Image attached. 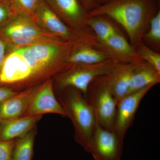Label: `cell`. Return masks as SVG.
<instances>
[{
	"label": "cell",
	"instance_id": "d4e9b609",
	"mask_svg": "<svg viewBox=\"0 0 160 160\" xmlns=\"http://www.w3.org/2000/svg\"><path fill=\"white\" fill-rule=\"evenodd\" d=\"M15 12L6 2H0V25L9 19Z\"/></svg>",
	"mask_w": 160,
	"mask_h": 160
},
{
	"label": "cell",
	"instance_id": "ffe728a7",
	"mask_svg": "<svg viewBox=\"0 0 160 160\" xmlns=\"http://www.w3.org/2000/svg\"><path fill=\"white\" fill-rule=\"evenodd\" d=\"M87 25L92 29L101 43L105 42L118 30L111 21L104 16L88 17Z\"/></svg>",
	"mask_w": 160,
	"mask_h": 160
},
{
	"label": "cell",
	"instance_id": "7a4b0ae2",
	"mask_svg": "<svg viewBox=\"0 0 160 160\" xmlns=\"http://www.w3.org/2000/svg\"><path fill=\"white\" fill-rule=\"evenodd\" d=\"M72 42L64 40L45 42L15 49L31 69L32 80L59 73L69 66L66 58Z\"/></svg>",
	"mask_w": 160,
	"mask_h": 160
},
{
	"label": "cell",
	"instance_id": "cb8c5ba5",
	"mask_svg": "<svg viewBox=\"0 0 160 160\" xmlns=\"http://www.w3.org/2000/svg\"><path fill=\"white\" fill-rule=\"evenodd\" d=\"M16 140L0 141V160H12Z\"/></svg>",
	"mask_w": 160,
	"mask_h": 160
},
{
	"label": "cell",
	"instance_id": "6da1fadb",
	"mask_svg": "<svg viewBox=\"0 0 160 160\" xmlns=\"http://www.w3.org/2000/svg\"><path fill=\"white\" fill-rule=\"evenodd\" d=\"M159 10L158 0H108L89 11L88 17L105 16L114 20L126 30L135 49Z\"/></svg>",
	"mask_w": 160,
	"mask_h": 160
},
{
	"label": "cell",
	"instance_id": "603a6c76",
	"mask_svg": "<svg viewBox=\"0 0 160 160\" xmlns=\"http://www.w3.org/2000/svg\"><path fill=\"white\" fill-rule=\"evenodd\" d=\"M150 45L160 49V10L151 19L149 29L143 36Z\"/></svg>",
	"mask_w": 160,
	"mask_h": 160
},
{
	"label": "cell",
	"instance_id": "277c9868",
	"mask_svg": "<svg viewBox=\"0 0 160 160\" xmlns=\"http://www.w3.org/2000/svg\"><path fill=\"white\" fill-rule=\"evenodd\" d=\"M0 37L11 51L39 43L63 40L43 31L33 18L16 12L0 25Z\"/></svg>",
	"mask_w": 160,
	"mask_h": 160
},
{
	"label": "cell",
	"instance_id": "3957f363",
	"mask_svg": "<svg viewBox=\"0 0 160 160\" xmlns=\"http://www.w3.org/2000/svg\"><path fill=\"white\" fill-rule=\"evenodd\" d=\"M62 90L60 104L74 126L76 141L89 153L97 123L94 111L80 90L72 87Z\"/></svg>",
	"mask_w": 160,
	"mask_h": 160
},
{
	"label": "cell",
	"instance_id": "7c38bea8",
	"mask_svg": "<svg viewBox=\"0 0 160 160\" xmlns=\"http://www.w3.org/2000/svg\"><path fill=\"white\" fill-rule=\"evenodd\" d=\"M100 45L97 38L72 42L66 62L68 64H92L111 59L107 53L100 49Z\"/></svg>",
	"mask_w": 160,
	"mask_h": 160
},
{
	"label": "cell",
	"instance_id": "f546056e",
	"mask_svg": "<svg viewBox=\"0 0 160 160\" xmlns=\"http://www.w3.org/2000/svg\"><path fill=\"white\" fill-rule=\"evenodd\" d=\"M7 0H0V2H7Z\"/></svg>",
	"mask_w": 160,
	"mask_h": 160
},
{
	"label": "cell",
	"instance_id": "7402d4cb",
	"mask_svg": "<svg viewBox=\"0 0 160 160\" xmlns=\"http://www.w3.org/2000/svg\"><path fill=\"white\" fill-rule=\"evenodd\" d=\"M137 53L143 61L149 63L160 72V54L152 49L142 41L135 48Z\"/></svg>",
	"mask_w": 160,
	"mask_h": 160
},
{
	"label": "cell",
	"instance_id": "484cf974",
	"mask_svg": "<svg viewBox=\"0 0 160 160\" xmlns=\"http://www.w3.org/2000/svg\"><path fill=\"white\" fill-rule=\"evenodd\" d=\"M11 51L6 43L0 37V72L5 59Z\"/></svg>",
	"mask_w": 160,
	"mask_h": 160
},
{
	"label": "cell",
	"instance_id": "5b68a950",
	"mask_svg": "<svg viewBox=\"0 0 160 160\" xmlns=\"http://www.w3.org/2000/svg\"><path fill=\"white\" fill-rule=\"evenodd\" d=\"M119 62L109 59L92 64H69L57 74L56 82L61 90L72 87L80 90L86 96L89 84L100 76L108 74Z\"/></svg>",
	"mask_w": 160,
	"mask_h": 160
},
{
	"label": "cell",
	"instance_id": "ba28073f",
	"mask_svg": "<svg viewBox=\"0 0 160 160\" xmlns=\"http://www.w3.org/2000/svg\"><path fill=\"white\" fill-rule=\"evenodd\" d=\"M124 139L112 130L106 129L97 121L89 153L95 160H121Z\"/></svg>",
	"mask_w": 160,
	"mask_h": 160
},
{
	"label": "cell",
	"instance_id": "52a82bcc",
	"mask_svg": "<svg viewBox=\"0 0 160 160\" xmlns=\"http://www.w3.org/2000/svg\"><path fill=\"white\" fill-rule=\"evenodd\" d=\"M33 18L43 31L67 42H73L90 38L94 35L89 27L84 30H76L67 26L45 0L40 1Z\"/></svg>",
	"mask_w": 160,
	"mask_h": 160
},
{
	"label": "cell",
	"instance_id": "d6986e66",
	"mask_svg": "<svg viewBox=\"0 0 160 160\" xmlns=\"http://www.w3.org/2000/svg\"><path fill=\"white\" fill-rule=\"evenodd\" d=\"M36 133V129L34 128L23 137L17 139L12 160H32Z\"/></svg>",
	"mask_w": 160,
	"mask_h": 160
},
{
	"label": "cell",
	"instance_id": "9c48e42d",
	"mask_svg": "<svg viewBox=\"0 0 160 160\" xmlns=\"http://www.w3.org/2000/svg\"><path fill=\"white\" fill-rule=\"evenodd\" d=\"M153 86L145 87L126 95L118 102L112 130L124 139L134 120L142 99Z\"/></svg>",
	"mask_w": 160,
	"mask_h": 160
},
{
	"label": "cell",
	"instance_id": "5bb4252c",
	"mask_svg": "<svg viewBox=\"0 0 160 160\" xmlns=\"http://www.w3.org/2000/svg\"><path fill=\"white\" fill-rule=\"evenodd\" d=\"M100 48L110 59L119 63L137 64L143 61L118 29L105 42L101 43Z\"/></svg>",
	"mask_w": 160,
	"mask_h": 160
},
{
	"label": "cell",
	"instance_id": "e0dca14e",
	"mask_svg": "<svg viewBox=\"0 0 160 160\" xmlns=\"http://www.w3.org/2000/svg\"><path fill=\"white\" fill-rule=\"evenodd\" d=\"M42 115L25 116L0 122V141H9L23 137L35 127Z\"/></svg>",
	"mask_w": 160,
	"mask_h": 160
},
{
	"label": "cell",
	"instance_id": "8fae6325",
	"mask_svg": "<svg viewBox=\"0 0 160 160\" xmlns=\"http://www.w3.org/2000/svg\"><path fill=\"white\" fill-rule=\"evenodd\" d=\"M67 26L76 30L87 29L89 11L80 0H45Z\"/></svg>",
	"mask_w": 160,
	"mask_h": 160
},
{
	"label": "cell",
	"instance_id": "f1b7e54d",
	"mask_svg": "<svg viewBox=\"0 0 160 160\" xmlns=\"http://www.w3.org/2000/svg\"><path fill=\"white\" fill-rule=\"evenodd\" d=\"M94 1L98 5H102L106 3L108 0H94Z\"/></svg>",
	"mask_w": 160,
	"mask_h": 160
},
{
	"label": "cell",
	"instance_id": "8992f818",
	"mask_svg": "<svg viewBox=\"0 0 160 160\" xmlns=\"http://www.w3.org/2000/svg\"><path fill=\"white\" fill-rule=\"evenodd\" d=\"M85 97L93 109L98 124L112 130L118 102L109 87L107 74L100 76L90 83Z\"/></svg>",
	"mask_w": 160,
	"mask_h": 160
},
{
	"label": "cell",
	"instance_id": "9a60e30c",
	"mask_svg": "<svg viewBox=\"0 0 160 160\" xmlns=\"http://www.w3.org/2000/svg\"><path fill=\"white\" fill-rule=\"evenodd\" d=\"M37 88L26 89L0 102V122L24 116Z\"/></svg>",
	"mask_w": 160,
	"mask_h": 160
},
{
	"label": "cell",
	"instance_id": "83f0119b",
	"mask_svg": "<svg viewBox=\"0 0 160 160\" xmlns=\"http://www.w3.org/2000/svg\"><path fill=\"white\" fill-rule=\"evenodd\" d=\"M80 1L85 9L89 12L95 9L98 5L95 2L94 0H80Z\"/></svg>",
	"mask_w": 160,
	"mask_h": 160
},
{
	"label": "cell",
	"instance_id": "44dd1931",
	"mask_svg": "<svg viewBox=\"0 0 160 160\" xmlns=\"http://www.w3.org/2000/svg\"><path fill=\"white\" fill-rule=\"evenodd\" d=\"M40 1L7 0V2L14 12L27 15L33 18Z\"/></svg>",
	"mask_w": 160,
	"mask_h": 160
},
{
	"label": "cell",
	"instance_id": "2e32d148",
	"mask_svg": "<svg viewBox=\"0 0 160 160\" xmlns=\"http://www.w3.org/2000/svg\"><path fill=\"white\" fill-rule=\"evenodd\" d=\"M137 64L119 63L107 74L109 87L118 102L128 93L129 83Z\"/></svg>",
	"mask_w": 160,
	"mask_h": 160
},
{
	"label": "cell",
	"instance_id": "4316f807",
	"mask_svg": "<svg viewBox=\"0 0 160 160\" xmlns=\"http://www.w3.org/2000/svg\"><path fill=\"white\" fill-rule=\"evenodd\" d=\"M19 92L7 86H0V102L9 98Z\"/></svg>",
	"mask_w": 160,
	"mask_h": 160
},
{
	"label": "cell",
	"instance_id": "4fadbf2b",
	"mask_svg": "<svg viewBox=\"0 0 160 160\" xmlns=\"http://www.w3.org/2000/svg\"><path fill=\"white\" fill-rule=\"evenodd\" d=\"M32 80L30 67L22 56L12 50L6 57L0 72V86H7Z\"/></svg>",
	"mask_w": 160,
	"mask_h": 160
},
{
	"label": "cell",
	"instance_id": "30bf717a",
	"mask_svg": "<svg viewBox=\"0 0 160 160\" xmlns=\"http://www.w3.org/2000/svg\"><path fill=\"white\" fill-rule=\"evenodd\" d=\"M46 113H55L67 117L66 110L55 96L50 79L38 87L24 116Z\"/></svg>",
	"mask_w": 160,
	"mask_h": 160
},
{
	"label": "cell",
	"instance_id": "ac0fdd59",
	"mask_svg": "<svg viewBox=\"0 0 160 160\" xmlns=\"http://www.w3.org/2000/svg\"><path fill=\"white\" fill-rule=\"evenodd\" d=\"M160 82V72L146 61L137 63L129 83L128 93Z\"/></svg>",
	"mask_w": 160,
	"mask_h": 160
}]
</instances>
